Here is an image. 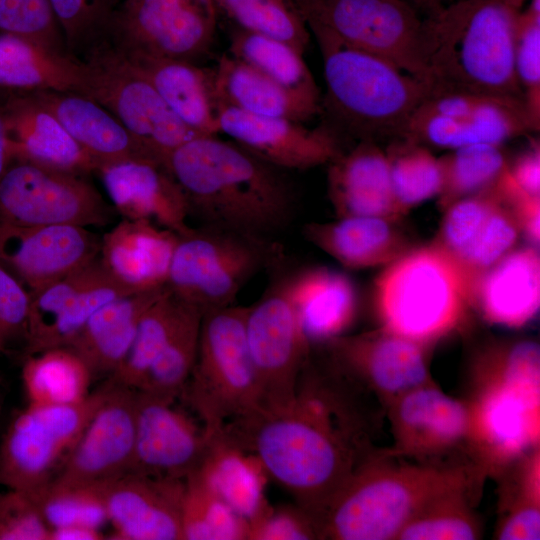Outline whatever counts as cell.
<instances>
[{"instance_id": "cell-51", "label": "cell", "mask_w": 540, "mask_h": 540, "mask_svg": "<svg viewBox=\"0 0 540 540\" xmlns=\"http://www.w3.org/2000/svg\"><path fill=\"white\" fill-rule=\"evenodd\" d=\"M540 0H531L521 12L515 47L514 68L526 106L539 123L540 99Z\"/></svg>"}, {"instance_id": "cell-5", "label": "cell", "mask_w": 540, "mask_h": 540, "mask_svg": "<svg viewBox=\"0 0 540 540\" xmlns=\"http://www.w3.org/2000/svg\"><path fill=\"white\" fill-rule=\"evenodd\" d=\"M323 61L324 126L341 141L401 139L431 85L391 62L351 47L326 28L306 21Z\"/></svg>"}, {"instance_id": "cell-38", "label": "cell", "mask_w": 540, "mask_h": 540, "mask_svg": "<svg viewBox=\"0 0 540 540\" xmlns=\"http://www.w3.org/2000/svg\"><path fill=\"white\" fill-rule=\"evenodd\" d=\"M504 471L509 474L502 486L500 506L503 512L495 537L500 540H538L540 538L539 447L520 457Z\"/></svg>"}, {"instance_id": "cell-33", "label": "cell", "mask_w": 540, "mask_h": 540, "mask_svg": "<svg viewBox=\"0 0 540 540\" xmlns=\"http://www.w3.org/2000/svg\"><path fill=\"white\" fill-rule=\"evenodd\" d=\"M120 56L150 81L187 127L199 135L219 133L214 69L185 61Z\"/></svg>"}, {"instance_id": "cell-31", "label": "cell", "mask_w": 540, "mask_h": 540, "mask_svg": "<svg viewBox=\"0 0 540 540\" xmlns=\"http://www.w3.org/2000/svg\"><path fill=\"white\" fill-rule=\"evenodd\" d=\"M396 221L370 216L340 217L332 222H311L304 237L343 266L362 269L389 264L410 249Z\"/></svg>"}, {"instance_id": "cell-3", "label": "cell", "mask_w": 540, "mask_h": 540, "mask_svg": "<svg viewBox=\"0 0 540 540\" xmlns=\"http://www.w3.org/2000/svg\"><path fill=\"white\" fill-rule=\"evenodd\" d=\"M523 2L456 0L428 14L422 58L432 87L525 102L514 68Z\"/></svg>"}, {"instance_id": "cell-36", "label": "cell", "mask_w": 540, "mask_h": 540, "mask_svg": "<svg viewBox=\"0 0 540 540\" xmlns=\"http://www.w3.org/2000/svg\"><path fill=\"white\" fill-rule=\"evenodd\" d=\"M84 67L79 59L27 38L0 33V87L82 93Z\"/></svg>"}, {"instance_id": "cell-14", "label": "cell", "mask_w": 540, "mask_h": 540, "mask_svg": "<svg viewBox=\"0 0 540 540\" xmlns=\"http://www.w3.org/2000/svg\"><path fill=\"white\" fill-rule=\"evenodd\" d=\"M306 21L430 84L422 58L423 20L408 0H296Z\"/></svg>"}, {"instance_id": "cell-56", "label": "cell", "mask_w": 540, "mask_h": 540, "mask_svg": "<svg viewBox=\"0 0 540 540\" xmlns=\"http://www.w3.org/2000/svg\"><path fill=\"white\" fill-rule=\"evenodd\" d=\"M514 184L525 194L540 197V151L533 145L507 166Z\"/></svg>"}, {"instance_id": "cell-45", "label": "cell", "mask_w": 540, "mask_h": 540, "mask_svg": "<svg viewBox=\"0 0 540 540\" xmlns=\"http://www.w3.org/2000/svg\"><path fill=\"white\" fill-rule=\"evenodd\" d=\"M183 540H248L249 523L193 472L185 479Z\"/></svg>"}, {"instance_id": "cell-22", "label": "cell", "mask_w": 540, "mask_h": 540, "mask_svg": "<svg viewBox=\"0 0 540 540\" xmlns=\"http://www.w3.org/2000/svg\"><path fill=\"white\" fill-rule=\"evenodd\" d=\"M386 408L394 439L387 452L390 456L432 463V459L465 447L466 403L447 395L435 383L407 392Z\"/></svg>"}, {"instance_id": "cell-17", "label": "cell", "mask_w": 540, "mask_h": 540, "mask_svg": "<svg viewBox=\"0 0 540 540\" xmlns=\"http://www.w3.org/2000/svg\"><path fill=\"white\" fill-rule=\"evenodd\" d=\"M108 393L53 482L102 486L130 472L135 445L136 389L110 379Z\"/></svg>"}, {"instance_id": "cell-59", "label": "cell", "mask_w": 540, "mask_h": 540, "mask_svg": "<svg viewBox=\"0 0 540 540\" xmlns=\"http://www.w3.org/2000/svg\"><path fill=\"white\" fill-rule=\"evenodd\" d=\"M456 0H425L427 14L433 13L440 8L454 2Z\"/></svg>"}, {"instance_id": "cell-54", "label": "cell", "mask_w": 540, "mask_h": 540, "mask_svg": "<svg viewBox=\"0 0 540 540\" xmlns=\"http://www.w3.org/2000/svg\"><path fill=\"white\" fill-rule=\"evenodd\" d=\"M319 539L312 517L297 504L268 508L249 523L248 540Z\"/></svg>"}, {"instance_id": "cell-61", "label": "cell", "mask_w": 540, "mask_h": 540, "mask_svg": "<svg viewBox=\"0 0 540 540\" xmlns=\"http://www.w3.org/2000/svg\"><path fill=\"white\" fill-rule=\"evenodd\" d=\"M121 1H123V0H108L109 5L111 6L112 10H113V8H114L117 4H119Z\"/></svg>"}, {"instance_id": "cell-23", "label": "cell", "mask_w": 540, "mask_h": 540, "mask_svg": "<svg viewBox=\"0 0 540 540\" xmlns=\"http://www.w3.org/2000/svg\"><path fill=\"white\" fill-rule=\"evenodd\" d=\"M185 480L127 472L101 486L116 540H183Z\"/></svg>"}, {"instance_id": "cell-50", "label": "cell", "mask_w": 540, "mask_h": 540, "mask_svg": "<svg viewBox=\"0 0 540 540\" xmlns=\"http://www.w3.org/2000/svg\"><path fill=\"white\" fill-rule=\"evenodd\" d=\"M67 51L76 59L103 38L112 8L108 0H49Z\"/></svg>"}, {"instance_id": "cell-47", "label": "cell", "mask_w": 540, "mask_h": 540, "mask_svg": "<svg viewBox=\"0 0 540 540\" xmlns=\"http://www.w3.org/2000/svg\"><path fill=\"white\" fill-rule=\"evenodd\" d=\"M103 271L104 268L97 258L85 267L30 292L25 356L43 350L49 334L76 295Z\"/></svg>"}, {"instance_id": "cell-7", "label": "cell", "mask_w": 540, "mask_h": 540, "mask_svg": "<svg viewBox=\"0 0 540 540\" xmlns=\"http://www.w3.org/2000/svg\"><path fill=\"white\" fill-rule=\"evenodd\" d=\"M373 296L380 329L427 347L462 328L472 307L460 268L434 242L387 264Z\"/></svg>"}, {"instance_id": "cell-62", "label": "cell", "mask_w": 540, "mask_h": 540, "mask_svg": "<svg viewBox=\"0 0 540 540\" xmlns=\"http://www.w3.org/2000/svg\"><path fill=\"white\" fill-rule=\"evenodd\" d=\"M1 404H2V393H1V388H0V409H1Z\"/></svg>"}, {"instance_id": "cell-34", "label": "cell", "mask_w": 540, "mask_h": 540, "mask_svg": "<svg viewBox=\"0 0 540 540\" xmlns=\"http://www.w3.org/2000/svg\"><path fill=\"white\" fill-rule=\"evenodd\" d=\"M290 297L302 330L311 342H327L354 320L357 294L351 280L327 268L306 270L290 278Z\"/></svg>"}, {"instance_id": "cell-29", "label": "cell", "mask_w": 540, "mask_h": 540, "mask_svg": "<svg viewBox=\"0 0 540 540\" xmlns=\"http://www.w3.org/2000/svg\"><path fill=\"white\" fill-rule=\"evenodd\" d=\"M540 304V259L535 246L510 251L478 280L472 306L489 322L510 328L527 324Z\"/></svg>"}, {"instance_id": "cell-10", "label": "cell", "mask_w": 540, "mask_h": 540, "mask_svg": "<svg viewBox=\"0 0 540 540\" xmlns=\"http://www.w3.org/2000/svg\"><path fill=\"white\" fill-rule=\"evenodd\" d=\"M218 12L216 0H123L97 44L125 57L198 64L211 51Z\"/></svg>"}, {"instance_id": "cell-27", "label": "cell", "mask_w": 540, "mask_h": 540, "mask_svg": "<svg viewBox=\"0 0 540 540\" xmlns=\"http://www.w3.org/2000/svg\"><path fill=\"white\" fill-rule=\"evenodd\" d=\"M29 91L95 161L97 169L125 161L159 164L148 148L95 100L74 92Z\"/></svg>"}, {"instance_id": "cell-16", "label": "cell", "mask_w": 540, "mask_h": 540, "mask_svg": "<svg viewBox=\"0 0 540 540\" xmlns=\"http://www.w3.org/2000/svg\"><path fill=\"white\" fill-rule=\"evenodd\" d=\"M327 344L332 365L364 385L385 406L411 390L435 383L429 370L430 347L382 329L342 334Z\"/></svg>"}, {"instance_id": "cell-15", "label": "cell", "mask_w": 540, "mask_h": 540, "mask_svg": "<svg viewBox=\"0 0 540 540\" xmlns=\"http://www.w3.org/2000/svg\"><path fill=\"white\" fill-rule=\"evenodd\" d=\"M290 278L278 280L248 306L245 333L261 397V408L292 404L309 360L306 338L290 297Z\"/></svg>"}, {"instance_id": "cell-58", "label": "cell", "mask_w": 540, "mask_h": 540, "mask_svg": "<svg viewBox=\"0 0 540 540\" xmlns=\"http://www.w3.org/2000/svg\"><path fill=\"white\" fill-rule=\"evenodd\" d=\"M12 159L13 151L7 132L0 90V178Z\"/></svg>"}, {"instance_id": "cell-24", "label": "cell", "mask_w": 540, "mask_h": 540, "mask_svg": "<svg viewBox=\"0 0 540 540\" xmlns=\"http://www.w3.org/2000/svg\"><path fill=\"white\" fill-rule=\"evenodd\" d=\"M96 173L124 219L151 221L178 235L191 229L186 197L164 166L125 161L101 166Z\"/></svg>"}, {"instance_id": "cell-25", "label": "cell", "mask_w": 540, "mask_h": 540, "mask_svg": "<svg viewBox=\"0 0 540 540\" xmlns=\"http://www.w3.org/2000/svg\"><path fill=\"white\" fill-rule=\"evenodd\" d=\"M13 158L81 175L97 164L29 90L0 87Z\"/></svg>"}, {"instance_id": "cell-35", "label": "cell", "mask_w": 540, "mask_h": 540, "mask_svg": "<svg viewBox=\"0 0 540 540\" xmlns=\"http://www.w3.org/2000/svg\"><path fill=\"white\" fill-rule=\"evenodd\" d=\"M195 472L248 523L269 506L265 498L268 476L260 461L222 434L211 437L209 450Z\"/></svg>"}, {"instance_id": "cell-32", "label": "cell", "mask_w": 540, "mask_h": 540, "mask_svg": "<svg viewBox=\"0 0 540 540\" xmlns=\"http://www.w3.org/2000/svg\"><path fill=\"white\" fill-rule=\"evenodd\" d=\"M165 291L166 286L108 302L66 347L85 362L93 376H111L126 357L143 314Z\"/></svg>"}, {"instance_id": "cell-18", "label": "cell", "mask_w": 540, "mask_h": 540, "mask_svg": "<svg viewBox=\"0 0 540 540\" xmlns=\"http://www.w3.org/2000/svg\"><path fill=\"white\" fill-rule=\"evenodd\" d=\"M446 210L433 242L460 268L472 298L478 280L511 251L521 229L513 210L494 187L462 198Z\"/></svg>"}, {"instance_id": "cell-19", "label": "cell", "mask_w": 540, "mask_h": 540, "mask_svg": "<svg viewBox=\"0 0 540 540\" xmlns=\"http://www.w3.org/2000/svg\"><path fill=\"white\" fill-rule=\"evenodd\" d=\"M100 242L82 226L0 223V264L30 293L97 259Z\"/></svg>"}, {"instance_id": "cell-48", "label": "cell", "mask_w": 540, "mask_h": 540, "mask_svg": "<svg viewBox=\"0 0 540 540\" xmlns=\"http://www.w3.org/2000/svg\"><path fill=\"white\" fill-rule=\"evenodd\" d=\"M33 495L50 530L71 525L100 530L108 522L101 486L51 481Z\"/></svg>"}, {"instance_id": "cell-1", "label": "cell", "mask_w": 540, "mask_h": 540, "mask_svg": "<svg viewBox=\"0 0 540 540\" xmlns=\"http://www.w3.org/2000/svg\"><path fill=\"white\" fill-rule=\"evenodd\" d=\"M341 377L302 372L294 401L228 423L222 435L253 453L316 526L354 470L377 451L368 425L340 387ZM318 530V527H317Z\"/></svg>"}, {"instance_id": "cell-12", "label": "cell", "mask_w": 540, "mask_h": 540, "mask_svg": "<svg viewBox=\"0 0 540 540\" xmlns=\"http://www.w3.org/2000/svg\"><path fill=\"white\" fill-rule=\"evenodd\" d=\"M79 60L84 67L81 94L111 112L165 168L176 148L202 136L173 113L139 70L108 47L96 44Z\"/></svg>"}, {"instance_id": "cell-6", "label": "cell", "mask_w": 540, "mask_h": 540, "mask_svg": "<svg viewBox=\"0 0 540 540\" xmlns=\"http://www.w3.org/2000/svg\"><path fill=\"white\" fill-rule=\"evenodd\" d=\"M539 364L538 345L529 341L494 346L476 359L464 449L487 476L539 447Z\"/></svg>"}, {"instance_id": "cell-30", "label": "cell", "mask_w": 540, "mask_h": 540, "mask_svg": "<svg viewBox=\"0 0 540 540\" xmlns=\"http://www.w3.org/2000/svg\"><path fill=\"white\" fill-rule=\"evenodd\" d=\"M216 103L249 114L305 123L320 114L321 98L290 89L230 54L214 68Z\"/></svg>"}, {"instance_id": "cell-57", "label": "cell", "mask_w": 540, "mask_h": 540, "mask_svg": "<svg viewBox=\"0 0 540 540\" xmlns=\"http://www.w3.org/2000/svg\"><path fill=\"white\" fill-rule=\"evenodd\" d=\"M104 535L99 529L71 525L50 530L49 540H102Z\"/></svg>"}, {"instance_id": "cell-49", "label": "cell", "mask_w": 540, "mask_h": 540, "mask_svg": "<svg viewBox=\"0 0 540 540\" xmlns=\"http://www.w3.org/2000/svg\"><path fill=\"white\" fill-rule=\"evenodd\" d=\"M0 33L21 36L69 54L49 0H0Z\"/></svg>"}, {"instance_id": "cell-46", "label": "cell", "mask_w": 540, "mask_h": 540, "mask_svg": "<svg viewBox=\"0 0 540 540\" xmlns=\"http://www.w3.org/2000/svg\"><path fill=\"white\" fill-rule=\"evenodd\" d=\"M385 151L392 192L403 214L440 194L443 185L441 160L426 146L396 139Z\"/></svg>"}, {"instance_id": "cell-4", "label": "cell", "mask_w": 540, "mask_h": 540, "mask_svg": "<svg viewBox=\"0 0 540 540\" xmlns=\"http://www.w3.org/2000/svg\"><path fill=\"white\" fill-rule=\"evenodd\" d=\"M475 463L395 464L377 452L361 463L318 521L319 539L395 540L426 505L464 487L481 485Z\"/></svg>"}, {"instance_id": "cell-26", "label": "cell", "mask_w": 540, "mask_h": 540, "mask_svg": "<svg viewBox=\"0 0 540 540\" xmlns=\"http://www.w3.org/2000/svg\"><path fill=\"white\" fill-rule=\"evenodd\" d=\"M178 234L147 220L124 219L101 238L104 270L132 293L166 286Z\"/></svg>"}, {"instance_id": "cell-44", "label": "cell", "mask_w": 540, "mask_h": 540, "mask_svg": "<svg viewBox=\"0 0 540 540\" xmlns=\"http://www.w3.org/2000/svg\"><path fill=\"white\" fill-rule=\"evenodd\" d=\"M233 27L284 41L302 54L310 30L296 0H216Z\"/></svg>"}, {"instance_id": "cell-9", "label": "cell", "mask_w": 540, "mask_h": 540, "mask_svg": "<svg viewBox=\"0 0 540 540\" xmlns=\"http://www.w3.org/2000/svg\"><path fill=\"white\" fill-rule=\"evenodd\" d=\"M280 257L271 239L191 227L178 235L166 287L203 315L234 305L246 283Z\"/></svg>"}, {"instance_id": "cell-39", "label": "cell", "mask_w": 540, "mask_h": 540, "mask_svg": "<svg viewBox=\"0 0 540 540\" xmlns=\"http://www.w3.org/2000/svg\"><path fill=\"white\" fill-rule=\"evenodd\" d=\"M229 54L285 87L321 98L304 54L284 41L233 27Z\"/></svg>"}, {"instance_id": "cell-21", "label": "cell", "mask_w": 540, "mask_h": 540, "mask_svg": "<svg viewBox=\"0 0 540 540\" xmlns=\"http://www.w3.org/2000/svg\"><path fill=\"white\" fill-rule=\"evenodd\" d=\"M219 133L285 171L328 164L342 150V141L324 125L307 128L286 118L249 114L217 104Z\"/></svg>"}, {"instance_id": "cell-41", "label": "cell", "mask_w": 540, "mask_h": 540, "mask_svg": "<svg viewBox=\"0 0 540 540\" xmlns=\"http://www.w3.org/2000/svg\"><path fill=\"white\" fill-rule=\"evenodd\" d=\"M481 485L448 492L426 505L397 534L395 540H475L482 527L474 510Z\"/></svg>"}, {"instance_id": "cell-13", "label": "cell", "mask_w": 540, "mask_h": 540, "mask_svg": "<svg viewBox=\"0 0 540 540\" xmlns=\"http://www.w3.org/2000/svg\"><path fill=\"white\" fill-rule=\"evenodd\" d=\"M115 214L81 174L13 158L0 178V223L103 227Z\"/></svg>"}, {"instance_id": "cell-60", "label": "cell", "mask_w": 540, "mask_h": 540, "mask_svg": "<svg viewBox=\"0 0 540 540\" xmlns=\"http://www.w3.org/2000/svg\"><path fill=\"white\" fill-rule=\"evenodd\" d=\"M408 1L411 2L417 8H420L425 11V8H426L425 0H408Z\"/></svg>"}, {"instance_id": "cell-8", "label": "cell", "mask_w": 540, "mask_h": 540, "mask_svg": "<svg viewBox=\"0 0 540 540\" xmlns=\"http://www.w3.org/2000/svg\"><path fill=\"white\" fill-rule=\"evenodd\" d=\"M247 310L232 305L201 318L197 358L183 393L210 437L261 408L246 341Z\"/></svg>"}, {"instance_id": "cell-53", "label": "cell", "mask_w": 540, "mask_h": 540, "mask_svg": "<svg viewBox=\"0 0 540 540\" xmlns=\"http://www.w3.org/2000/svg\"><path fill=\"white\" fill-rule=\"evenodd\" d=\"M49 538L50 529L32 493L13 489L0 493V540Z\"/></svg>"}, {"instance_id": "cell-43", "label": "cell", "mask_w": 540, "mask_h": 540, "mask_svg": "<svg viewBox=\"0 0 540 540\" xmlns=\"http://www.w3.org/2000/svg\"><path fill=\"white\" fill-rule=\"evenodd\" d=\"M440 160L443 185L438 196L445 209L462 198L492 189L508 165L501 146L492 144L463 146Z\"/></svg>"}, {"instance_id": "cell-42", "label": "cell", "mask_w": 540, "mask_h": 540, "mask_svg": "<svg viewBox=\"0 0 540 540\" xmlns=\"http://www.w3.org/2000/svg\"><path fill=\"white\" fill-rule=\"evenodd\" d=\"M202 314L188 305L179 325L136 390L175 401L193 371Z\"/></svg>"}, {"instance_id": "cell-28", "label": "cell", "mask_w": 540, "mask_h": 540, "mask_svg": "<svg viewBox=\"0 0 540 540\" xmlns=\"http://www.w3.org/2000/svg\"><path fill=\"white\" fill-rule=\"evenodd\" d=\"M328 196L338 218L403 215L391 187L387 153L376 142H357L328 163Z\"/></svg>"}, {"instance_id": "cell-2", "label": "cell", "mask_w": 540, "mask_h": 540, "mask_svg": "<svg viewBox=\"0 0 540 540\" xmlns=\"http://www.w3.org/2000/svg\"><path fill=\"white\" fill-rule=\"evenodd\" d=\"M166 169L201 226L271 239L291 221L296 195L286 171L217 135L194 137Z\"/></svg>"}, {"instance_id": "cell-55", "label": "cell", "mask_w": 540, "mask_h": 540, "mask_svg": "<svg viewBox=\"0 0 540 540\" xmlns=\"http://www.w3.org/2000/svg\"><path fill=\"white\" fill-rule=\"evenodd\" d=\"M30 293L0 264V352L17 340L25 343Z\"/></svg>"}, {"instance_id": "cell-11", "label": "cell", "mask_w": 540, "mask_h": 540, "mask_svg": "<svg viewBox=\"0 0 540 540\" xmlns=\"http://www.w3.org/2000/svg\"><path fill=\"white\" fill-rule=\"evenodd\" d=\"M108 390L109 381L79 403L19 411L0 441V486L34 494L48 485Z\"/></svg>"}, {"instance_id": "cell-40", "label": "cell", "mask_w": 540, "mask_h": 540, "mask_svg": "<svg viewBox=\"0 0 540 540\" xmlns=\"http://www.w3.org/2000/svg\"><path fill=\"white\" fill-rule=\"evenodd\" d=\"M188 305L166 291L146 310L130 349L109 379L137 389L179 325Z\"/></svg>"}, {"instance_id": "cell-37", "label": "cell", "mask_w": 540, "mask_h": 540, "mask_svg": "<svg viewBox=\"0 0 540 540\" xmlns=\"http://www.w3.org/2000/svg\"><path fill=\"white\" fill-rule=\"evenodd\" d=\"M92 373L71 349L56 347L26 356L22 380L29 404L71 405L90 394Z\"/></svg>"}, {"instance_id": "cell-20", "label": "cell", "mask_w": 540, "mask_h": 540, "mask_svg": "<svg viewBox=\"0 0 540 540\" xmlns=\"http://www.w3.org/2000/svg\"><path fill=\"white\" fill-rule=\"evenodd\" d=\"M211 443L197 425L169 401L136 390L134 456L130 472L185 480L204 460Z\"/></svg>"}, {"instance_id": "cell-52", "label": "cell", "mask_w": 540, "mask_h": 540, "mask_svg": "<svg viewBox=\"0 0 540 540\" xmlns=\"http://www.w3.org/2000/svg\"><path fill=\"white\" fill-rule=\"evenodd\" d=\"M131 293L104 270L76 295L49 334L42 351L68 346L99 308Z\"/></svg>"}]
</instances>
